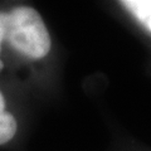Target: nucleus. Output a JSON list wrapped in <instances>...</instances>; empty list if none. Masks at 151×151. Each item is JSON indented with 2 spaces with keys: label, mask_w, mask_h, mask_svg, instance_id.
<instances>
[{
  "label": "nucleus",
  "mask_w": 151,
  "mask_h": 151,
  "mask_svg": "<svg viewBox=\"0 0 151 151\" xmlns=\"http://www.w3.org/2000/svg\"><path fill=\"white\" fill-rule=\"evenodd\" d=\"M52 40L40 14L34 8L18 5L0 10V54L8 48L28 59H40L49 53Z\"/></svg>",
  "instance_id": "obj_1"
},
{
  "label": "nucleus",
  "mask_w": 151,
  "mask_h": 151,
  "mask_svg": "<svg viewBox=\"0 0 151 151\" xmlns=\"http://www.w3.org/2000/svg\"><path fill=\"white\" fill-rule=\"evenodd\" d=\"M18 131V122L12 112L8 111L6 101L0 91V146L5 145L14 139Z\"/></svg>",
  "instance_id": "obj_2"
},
{
  "label": "nucleus",
  "mask_w": 151,
  "mask_h": 151,
  "mask_svg": "<svg viewBox=\"0 0 151 151\" xmlns=\"http://www.w3.org/2000/svg\"><path fill=\"white\" fill-rule=\"evenodd\" d=\"M121 5L151 32V0H124Z\"/></svg>",
  "instance_id": "obj_3"
}]
</instances>
